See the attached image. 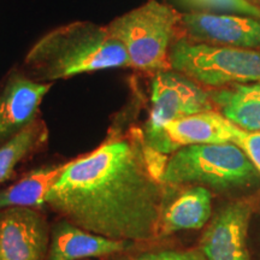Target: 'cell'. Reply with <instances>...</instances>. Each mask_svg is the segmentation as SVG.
<instances>
[{"mask_svg": "<svg viewBox=\"0 0 260 260\" xmlns=\"http://www.w3.org/2000/svg\"><path fill=\"white\" fill-rule=\"evenodd\" d=\"M61 218L116 241L146 242L159 234L162 183L152 174L142 130L110 135L70 160L46 199Z\"/></svg>", "mask_w": 260, "mask_h": 260, "instance_id": "cell-1", "label": "cell"}, {"mask_svg": "<svg viewBox=\"0 0 260 260\" xmlns=\"http://www.w3.org/2000/svg\"><path fill=\"white\" fill-rule=\"evenodd\" d=\"M130 68L124 47L106 25L77 21L46 32L24 58L23 70L32 80L52 83L81 74Z\"/></svg>", "mask_w": 260, "mask_h": 260, "instance_id": "cell-2", "label": "cell"}, {"mask_svg": "<svg viewBox=\"0 0 260 260\" xmlns=\"http://www.w3.org/2000/svg\"><path fill=\"white\" fill-rule=\"evenodd\" d=\"M182 14L167 3L148 0L106 24L124 47L130 68L153 75L171 69L170 51L181 37Z\"/></svg>", "mask_w": 260, "mask_h": 260, "instance_id": "cell-3", "label": "cell"}, {"mask_svg": "<svg viewBox=\"0 0 260 260\" xmlns=\"http://www.w3.org/2000/svg\"><path fill=\"white\" fill-rule=\"evenodd\" d=\"M260 174L239 146L193 145L169 155L161 183L169 186H201L218 191L249 188Z\"/></svg>", "mask_w": 260, "mask_h": 260, "instance_id": "cell-4", "label": "cell"}, {"mask_svg": "<svg viewBox=\"0 0 260 260\" xmlns=\"http://www.w3.org/2000/svg\"><path fill=\"white\" fill-rule=\"evenodd\" d=\"M172 70L206 89L260 81V48L204 44L180 37L170 51Z\"/></svg>", "mask_w": 260, "mask_h": 260, "instance_id": "cell-5", "label": "cell"}, {"mask_svg": "<svg viewBox=\"0 0 260 260\" xmlns=\"http://www.w3.org/2000/svg\"><path fill=\"white\" fill-rule=\"evenodd\" d=\"M216 109L206 88L178 71H160L152 76L151 109L142 135H153L176 119Z\"/></svg>", "mask_w": 260, "mask_h": 260, "instance_id": "cell-6", "label": "cell"}, {"mask_svg": "<svg viewBox=\"0 0 260 260\" xmlns=\"http://www.w3.org/2000/svg\"><path fill=\"white\" fill-rule=\"evenodd\" d=\"M239 126L216 110L183 117L169 123L160 132L144 136L146 145L159 154L169 155L193 145L226 144L235 141Z\"/></svg>", "mask_w": 260, "mask_h": 260, "instance_id": "cell-7", "label": "cell"}, {"mask_svg": "<svg viewBox=\"0 0 260 260\" xmlns=\"http://www.w3.org/2000/svg\"><path fill=\"white\" fill-rule=\"evenodd\" d=\"M51 226L31 207L0 210V260H46Z\"/></svg>", "mask_w": 260, "mask_h": 260, "instance_id": "cell-8", "label": "cell"}, {"mask_svg": "<svg viewBox=\"0 0 260 260\" xmlns=\"http://www.w3.org/2000/svg\"><path fill=\"white\" fill-rule=\"evenodd\" d=\"M51 88L52 83L38 82L19 68L6 75L0 86V147L40 117V105Z\"/></svg>", "mask_w": 260, "mask_h": 260, "instance_id": "cell-9", "label": "cell"}, {"mask_svg": "<svg viewBox=\"0 0 260 260\" xmlns=\"http://www.w3.org/2000/svg\"><path fill=\"white\" fill-rule=\"evenodd\" d=\"M181 37L219 46L260 48V19L243 15L190 11L182 14Z\"/></svg>", "mask_w": 260, "mask_h": 260, "instance_id": "cell-10", "label": "cell"}, {"mask_svg": "<svg viewBox=\"0 0 260 260\" xmlns=\"http://www.w3.org/2000/svg\"><path fill=\"white\" fill-rule=\"evenodd\" d=\"M252 210L247 203L235 201L219 210L200 240L206 260H249L247 233Z\"/></svg>", "mask_w": 260, "mask_h": 260, "instance_id": "cell-11", "label": "cell"}, {"mask_svg": "<svg viewBox=\"0 0 260 260\" xmlns=\"http://www.w3.org/2000/svg\"><path fill=\"white\" fill-rule=\"evenodd\" d=\"M134 242L116 241L96 235L61 218L51 226L46 260H89L122 254L134 248Z\"/></svg>", "mask_w": 260, "mask_h": 260, "instance_id": "cell-12", "label": "cell"}, {"mask_svg": "<svg viewBox=\"0 0 260 260\" xmlns=\"http://www.w3.org/2000/svg\"><path fill=\"white\" fill-rule=\"evenodd\" d=\"M212 213V193L201 186L182 190L169 205H164L159 234L198 230L206 225Z\"/></svg>", "mask_w": 260, "mask_h": 260, "instance_id": "cell-13", "label": "cell"}, {"mask_svg": "<svg viewBox=\"0 0 260 260\" xmlns=\"http://www.w3.org/2000/svg\"><path fill=\"white\" fill-rule=\"evenodd\" d=\"M216 111L247 132H260V81L207 89Z\"/></svg>", "mask_w": 260, "mask_h": 260, "instance_id": "cell-14", "label": "cell"}, {"mask_svg": "<svg viewBox=\"0 0 260 260\" xmlns=\"http://www.w3.org/2000/svg\"><path fill=\"white\" fill-rule=\"evenodd\" d=\"M69 161L32 169L11 186L0 190V210L8 207L40 209L46 205L52 187L57 183Z\"/></svg>", "mask_w": 260, "mask_h": 260, "instance_id": "cell-15", "label": "cell"}, {"mask_svg": "<svg viewBox=\"0 0 260 260\" xmlns=\"http://www.w3.org/2000/svg\"><path fill=\"white\" fill-rule=\"evenodd\" d=\"M47 141L48 129L40 116L16 138L0 147V183L11 180L16 168L44 148Z\"/></svg>", "mask_w": 260, "mask_h": 260, "instance_id": "cell-16", "label": "cell"}, {"mask_svg": "<svg viewBox=\"0 0 260 260\" xmlns=\"http://www.w3.org/2000/svg\"><path fill=\"white\" fill-rule=\"evenodd\" d=\"M191 11L212 14H234L260 19V9L248 0H182Z\"/></svg>", "mask_w": 260, "mask_h": 260, "instance_id": "cell-17", "label": "cell"}, {"mask_svg": "<svg viewBox=\"0 0 260 260\" xmlns=\"http://www.w3.org/2000/svg\"><path fill=\"white\" fill-rule=\"evenodd\" d=\"M119 260H206V258L200 249H161L122 256Z\"/></svg>", "mask_w": 260, "mask_h": 260, "instance_id": "cell-18", "label": "cell"}, {"mask_svg": "<svg viewBox=\"0 0 260 260\" xmlns=\"http://www.w3.org/2000/svg\"><path fill=\"white\" fill-rule=\"evenodd\" d=\"M234 144L245 152L260 174V132H247L239 128Z\"/></svg>", "mask_w": 260, "mask_h": 260, "instance_id": "cell-19", "label": "cell"}, {"mask_svg": "<svg viewBox=\"0 0 260 260\" xmlns=\"http://www.w3.org/2000/svg\"><path fill=\"white\" fill-rule=\"evenodd\" d=\"M249 3H252L253 5H255L256 8H259L260 9V0H248Z\"/></svg>", "mask_w": 260, "mask_h": 260, "instance_id": "cell-20", "label": "cell"}]
</instances>
